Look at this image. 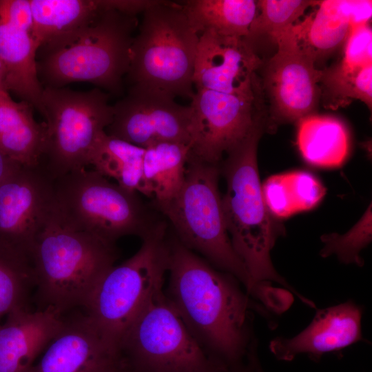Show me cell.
<instances>
[{"label": "cell", "mask_w": 372, "mask_h": 372, "mask_svg": "<svg viewBox=\"0 0 372 372\" xmlns=\"http://www.w3.org/2000/svg\"><path fill=\"white\" fill-rule=\"evenodd\" d=\"M169 275L165 296L208 355L228 370L242 366L251 341L254 303L240 282L184 246L168 238Z\"/></svg>", "instance_id": "6da1fadb"}, {"label": "cell", "mask_w": 372, "mask_h": 372, "mask_svg": "<svg viewBox=\"0 0 372 372\" xmlns=\"http://www.w3.org/2000/svg\"><path fill=\"white\" fill-rule=\"evenodd\" d=\"M265 120L259 121L248 135L227 154L220 163L227 189L222 206L232 247L253 282L260 287L280 285L303 303L300 294L275 269L270 253L280 230L265 205L257 163V148Z\"/></svg>", "instance_id": "7a4b0ae2"}, {"label": "cell", "mask_w": 372, "mask_h": 372, "mask_svg": "<svg viewBox=\"0 0 372 372\" xmlns=\"http://www.w3.org/2000/svg\"><path fill=\"white\" fill-rule=\"evenodd\" d=\"M136 16L107 7L81 28L39 47L37 69L45 87L89 82L112 94L122 92Z\"/></svg>", "instance_id": "3957f363"}, {"label": "cell", "mask_w": 372, "mask_h": 372, "mask_svg": "<svg viewBox=\"0 0 372 372\" xmlns=\"http://www.w3.org/2000/svg\"><path fill=\"white\" fill-rule=\"evenodd\" d=\"M220 174V165L204 162L189 154L181 188L170 200L154 203L155 207L169 220L180 242L216 269L235 277L249 296L265 304L272 287L256 285L232 247L218 189Z\"/></svg>", "instance_id": "277c9868"}, {"label": "cell", "mask_w": 372, "mask_h": 372, "mask_svg": "<svg viewBox=\"0 0 372 372\" xmlns=\"http://www.w3.org/2000/svg\"><path fill=\"white\" fill-rule=\"evenodd\" d=\"M118 257L115 245L62 225L53 214L31 257L35 286L43 307L65 313L83 307Z\"/></svg>", "instance_id": "5b68a950"}, {"label": "cell", "mask_w": 372, "mask_h": 372, "mask_svg": "<svg viewBox=\"0 0 372 372\" xmlns=\"http://www.w3.org/2000/svg\"><path fill=\"white\" fill-rule=\"evenodd\" d=\"M54 216L63 226L112 245L125 236L141 239L163 220L138 192L83 168L54 179Z\"/></svg>", "instance_id": "8992f818"}, {"label": "cell", "mask_w": 372, "mask_h": 372, "mask_svg": "<svg viewBox=\"0 0 372 372\" xmlns=\"http://www.w3.org/2000/svg\"><path fill=\"white\" fill-rule=\"evenodd\" d=\"M167 229L163 220L143 238L132 256L103 276L83 307L105 341L118 352L128 327L164 290L169 258Z\"/></svg>", "instance_id": "52a82bcc"}, {"label": "cell", "mask_w": 372, "mask_h": 372, "mask_svg": "<svg viewBox=\"0 0 372 372\" xmlns=\"http://www.w3.org/2000/svg\"><path fill=\"white\" fill-rule=\"evenodd\" d=\"M198 40L182 5L156 1L143 13L131 45L126 74L131 86L192 99Z\"/></svg>", "instance_id": "ba28073f"}, {"label": "cell", "mask_w": 372, "mask_h": 372, "mask_svg": "<svg viewBox=\"0 0 372 372\" xmlns=\"http://www.w3.org/2000/svg\"><path fill=\"white\" fill-rule=\"evenodd\" d=\"M109 94L95 87L85 92L45 87L42 116L46 140L40 163L54 179L89 165L99 135L113 118Z\"/></svg>", "instance_id": "9c48e42d"}, {"label": "cell", "mask_w": 372, "mask_h": 372, "mask_svg": "<svg viewBox=\"0 0 372 372\" xmlns=\"http://www.w3.org/2000/svg\"><path fill=\"white\" fill-rule=\"evenodd\" d=\"M119 351L134 372L228 370L204 351L165 296L156 295L123 336Z\"/></svg>", "instance_id": "30bf717a"}, {"label": "cell", "mask_w": 372, "mask_h": 372, "mask_svg": "<svg viewBox=\"0 0 372 372\" xmlns=\"http://www.w3.org/2000/svg\"><path fill=\"white\" fill-rule=\"evenodd\" d=\"M271 39L277 52L265 64L258 87L269 130L312 114L320 101L322 70L299 48L292 25Z\"/></svg>", "instance_id": "8fae6325"}, {"label": "cell", "mask_w": 372, "mask_h": 372, "mask_svg": "<svg viewBox=\"0 0 372 372\" xmlns=\"http://www.w3.org/2000/svg\"><path fill=\"white\" fill-rule=\"evenodd\" d=\"M54 205V179L45 169L17 168L0 184V246L30 262Z\"/></svg>", "instance_id": "7c38bea8"}, {"label": "cell", "mask_w": 372, "mask_h": 372, "mask_svg": "<svg viewBox=\"0 0 372 372\" xmlns=\"http://www.w3.org/2000/svg\"><path fill=\"white\" fill-rule=\"evenodd\" d=\"M113 118L105 132L110 136L147 149L161 143H178L191 148L192 110L162 91L132 85L113 105Z\"/></svg>", "instance_id": "4fadbf2b"}, {"label": "cell", "mask_w": 372, "mask_h": 372, "mask_svg": "<svg viewBox=\"0 0 372 372\" xmlns=\"http://www.w3.org/2000/svg\"><path fill=\"white\" fill-rule=\"evenodd\" d=\"M192 110L190 155L220 165L224 155L244 139L260 121L267 119L257 94L249 97L196 90Z\"/></svg>", "instance_id": "5bb4252c"}, {"label": "cell", "mask_w": 372, "mask_h": 372, "mask_svg": "<svg viewBox=\"0 0 372 372\" xmlns=\"http://www.w3.org/2000/svg\"><path fill=\"white\" fill-rule=\"evenodd\" d=\"M263 62L245 39L211 32L199 35L193 83L196 90L255 96Z\"/></svg>", "instance_id": "9a60e30c"}, {"label": "cell", "mask_w": 372, "mask_h": 372, "mask_svg": "<svg viewBox=\"0 0 372 372\" xmlns=\"http://www.w3.org/2000/svg\"><path fill=\"white\" fill-rule=\"evenodd\" d=\"M121 362L85 313L63 316L62 324L30 372H112Z\"/></svg>", "instance_id": "2e32d148"}, {"label": "cell", "mask_w": 372, "mask_h": 372, "mask_svg": "<svg viewBox=\"0 0 372 372\" xmlns=\"http://www.w3.org/2000/svg\"><path fill=\"white\" fill-rule=\"evenodd\" d=\"M362 314V307L353 300L318 309L304 330L291 338H273L269 342V350L281 361H291L300 354L319 360L325 353L364 341Z\"/></svg>", "instance_id": "e0dca14e"}, {"label": "cell", "mask_w": 372, "mask_h": 372, "mask_svg": "<svg viewBox=\"0 0 372 372\" xmlns=\"http://www.w3.org/2000/svg\"><path fill=\"white\" fill-rule=\"evenodd\" d=\"M314 6V11L292 30L300 50L316 64L344 45L354 25L369 22L372 1L324 0Z\"/></svg>", "instance_id": "ac0fdd59"}, {"label": "cell", "mask_w": 372, "mask_h": 372, "mask_svg": "<svg viewBox=\"0 0 372 372\" xmlns=\"http://www.w3.org/2000/svg\"><path fill=\"white\" fill-rule=\"evenodd\" d=\"M64 314L47 307L16 310L0 324V372H30L60 329Z\"/></svg>", "instance_id": "d6986e66"}, {"label": "cell", "mask_w": 372, "mask_h": 372, "mask_svg": "<svg viewBox=\"0 0 372 372\" xmlns=\"http://www.w3.org/2000/svg\"><path fill=\"white\" fill-rule=\"evenodd\" d=\"M38 45L25 30L0 21V60L3 87L31 104L42 115L43 87L37 69Z\"/></svg>", "instance_id": "ffe728a7"}, {"label": "cell", "mask_w": 372, "mask_h": 372, "mask_svg": "<svg viewBox=\"0 0 372 372\" xmlns=\"http://www.w3.org/2000/svg\"><path fill=\"white\" fill-rule=\"evenodd\" d=\"M33 106L16 102L0 88V152L17 163L32 167L40 163L46 140L45 122H37Z\"/></svg>", "instance_id": "44dd1931"}, {"label": "cell", "mask_w": 372, "mask_h": 372, "mask_svg": "<svg viewBox=\"0 0 372 372\" xmlns=\"http://www.w3.org/2000/svg\"><path fill=\"white\" fill-rule=\"evenodd\" d=\"M297 145L309 164L326 168L340 166L349 151L346 125L330 116L309 114L298 121Z\"/></svg>", "instance_id": "7402d4cb"}, {"label": "cell", "mask_w": 372, "mask_h": 372, "mask_svg": "<svg viewBox=\"0 0 372 372\" xmlns=\"http://www.w3.org/2000/svg\"><path fill=\"white\" fill-rule=\"evenodd\" d=\"M31 35L38 48L91 21L107 7V0H30Z\"/></svg>", "instance_id": "603a6c76"}, {"label": "cell", "mask_w": 372, "mask_h": 372, "mask_svg": "<svg viewBox=\"0 0 372 372\" xmlns=\"http://www.w3.org/2000/svg\"><path fill=\"white\" fill-rule=\"evenodd\" d=\"M194 30L246 38L257 12L253 0H189L182 4Z\"/></svg>", "instance_id": "cb8c5ba5"}, {"label": "cell", "mask_w": 372, "mask_h": 372, "mask_svg": "<svg viewBox=\"0 0 372 372\" xmlns=\"http://www.w3.org/2000/svg\"><path fill=\"white\" fill-rule=\"evenodd\" d=\"M145 151L105 131L94 144L89 165L105 177L115 179L121 187L151 197L143 173Z\"/></svg>", "instance_id": "d4e9b609"}, {"label": "cell", "mask_w": 372, "mask_h": 372, "mask_svg": "<svg viewBox=\"0 0 372 372\" xmlns=\"http://www.w3.org/2000/svg\"><path fill=\"white\" fill-rule=\"evenodd\" d=\"M190 152L189 145L161 143L145 149L143 173L155 203L172 198L181 188Z\"/></svg>", "instance_id": "484cf974"}, {"label": "cell", "mask_w": 372, "mask_h": 372, "mask_svg": "<svg viewBox=\"0 0 372 372\" xmlns=\"http://www.w3.org/2000/svg\"><path fill=\"white\" fill-rule=\"evenodd\" d=\"M320 99L325 108L336 110L353 99L372 107V64L362 68L349 65L341 60L322 70Z\"/></svg>", "instance_id": "4316f807"}, {"label": "cell", "mask_w": 372, "mask_h": 372, "mask_svg": "<svg viewBox=\"0 0 372 372\" xmlns=\"http://www.w3.org/2000/svg\"><path fill=\"white\" fill-rule=\"evenodd\" d=\"M33 285L30 262L0 246V324L3 317L27 308L28 295Z\"/></svg>", "instance_id": "83f0119b"}, {"label": "cell", "mask_w": 372, "mask_h": 372, "mask_svg": "<svg viewBox=\"0 0 372 372\" xmlns=\"http://www.w3.org/2000/svg\"><path fill=\"white\" fill-rule=\"evenodd\" d=\"M316 1L309 0H259L257 12L245 38L253 47L259 38L271 37L293 24Z\"/></svg>", "instance_id": "f1b7e54d"}, {"label": "cell", "mask_w": 372, "mask_h": 372, "mask_svg": "<svg viewBox=\"0 0 372 372\" xmlns=\"http://www.w3.org/2000/svg\"><path fill=\"white\" fill-rule=\"evenodd\" d=\"M324 244L320 254L327 258L335 255L345 264L362 266L360 251L371 242V208L369 207L358 223L344 234H330L321 237Z\"/></svg>", "instance_id": "f546056e"}, {"label": "cell", "mask_w": 372, "mask_h": 372, "mask_svg": "<svg viewBox=\"0 0 372 372\" xmlns=\"http://www.w3.org/2000/svg\"><path fill=\"white\" fill-rule=\"evenodd\" d=\"M286 191L295 213L313 208L324 197L326 190L311 174L293 171L283 174Z\"/></svg>", "instance_id": "4dcf8cb0"}, {"label": "cell", "mask_w": 372, "mask_h": 372, "mask_svg": "<svg viewBox=\"0 0 372 372\" xmlns=\"http://www.w3.org/2000/svg\"><path fill=\"white\" fill-rule=\"evenodd\" d=\"M372 30L369 22L354 25L344 44L340 59L348 65L362 68L372 64Z\"/></svg>", "instance_id": "1f68e13d"}, {"label": "cell", "mask_w": 372, "mask_h": 372, "mask_svg": "<svg viewBox=\"0 0 372 372\" xmlns=\"http://www.w3.org/2000/svg\"><path fill=\"white\" fill-rule=\"evenodd\" d=\"M0 21L31 34L32 16L30 0H0Z\"/></svg>", "instance_id": "d6a6232c"}, {"label": "cell", "mask_w": 372, "mask_h": 372, "mask_svg": "<svg viewBox=\"0 0 372 372\" xmlns=\"http://www.w3.org/2000/svg\"><path fill=\"white\" fill-rule=\"evenodd\" d=\"M20 166L0 152V184Z\"/></svg>", "instance_id": "836d02e7"}, {"label": "cell", "mask_w": 372, "mask_h": 372, "mask_svg": "<svg viewBox=\"0 0 372 372\" xmlns=\"http://www.w3.org/2000/svg\"><path fill=\"white\" fill-rule=\"evenodd\" d=\"M249 353L254 364V372H265L260 364L258 357L256 353V346L254 342L251 344Z\"/></svg>", "instance_id": "e575fe53"}, {"label": "cell", "mask_w": 372, "mask_h": 372, "mask_svg": "<svg viewBox=\"0 0 372 372\" xmlns=\"http://www.w3.org/2000/svg\"><path fill=\"white\" fill-rule=\"evenodd\" d=\"M247 357L249 358V362L247 365H242L236 369L219 371L217 372H254L253 361L249 353L247 355Z\"/></svg>", "instance_id": "d590c367"}, {"label": "cell", "mask_w": 372, "mask_h": 372, "mask_svg": "<svg viewBox=\"0 0 372 372\" xmlns=\"http://www.w3.org/2000/svg\"><path fill=\"white\" fill-rule=\"evenodd\" d=\"M112 372H134L131 370L121 360V364Z\"/></svg>", "instance_id": "8d00e7d4"}, {"label": "cell", "mask_w": 372, "mask_h": 372, "mask_svg": "<svg viewBox=\"0 0 372 372\" xmlns=\"http://www.w3.org/2000/svg\"><path fill=\"white\" fill-rule=\"evenodd\" d=\"M4 76H5V69H4V67L1 61L0 60V88L3 87Z\"/></svg>", "instance_id": "74e56055"}]
</instances>
